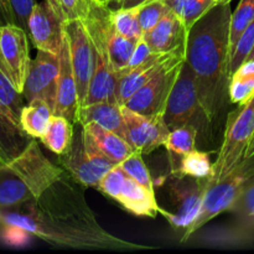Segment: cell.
Returning <instances> with one entry per match:
<instances>
[{
  "label": "cell",
  "mask_w": 254,
  "mask_h": 254,
  "mask_svg": "<svg viewBox=\"0 0 254 254\" xmlns=\"http://www.w3.org/2000/svg\"><path fill=\"white\" fill-rule=\"evenodd\" d=\"M215 1H217L218 4H221V2H231L230 0H215Z\"/></svg>",
  "instance_id": "obj_48"
},
{
  "label": "cell",
  "mask_w": 254,
  "mask_h": 254,
  "mask_svg": "<svg viewBox=\"0 0 254 254\" xmlns=\"http://www.w3.org/2000/svg\"><path fill=\"white\" fill-rule=\"evenodd\" d=\"M114 200L135 216L155 218L156 215L160 213L154 191L146 189L128 175L124 179Z\"/></svg>",
  "instance_id": "obj_19"
},
{
  "label": "cell",
  "mask_w": 254,
  "mask_h": 254,
  "mask_svg": "<svg viewBox=\"0 0 254 254\" xmlns=\"http://www.w3.org/2000/svg\"><path fill=\"white\" fill-rule=\"evenodd\" d=\"M248 60H254V47H253V50H252V52H251V55H250V57H248Z\"/></svg>",
  "instance_id": "obj_47"
},
{
  "label": "cell",
  "mask_w": 254,
  "mask_h": 254,
  "mask_svg": "<svg viewBox=\"0 0 254 254\" xmlns=\"http://www.w3.org/2000/svg\"><path fill=\"white\" fill-rule=\"evenodd\" d=\"M254 20V0H241L237 9L232 12L231 17V34L230 47L231 54L237 44L238 39L243 34L248 25Z\"/></svg>",
  "instance_id": "obj_34"
},
{
  "label": "cell",
  "mask_w": 254,
  "mask_h": 254,
  "mask_svg": "<svg viewBox=\"0 0 254 254\" xmlns=\"http://www.w3.org/2000/svg\"><path fill=\"white\" fill-rule=\"evenodd\" d=\"M254 96V60H247L231 76L228 98L235 104H245Z\"/></svg>",
  "instance_id": "obj_28"
},
{
  "label": "cell",
  "mask_w": 254,
  "mask_h": 254,
  "mask_svg": "<svg viewBox=\"0 0 254 254\" xmlns=\"http://www.w3.org/2000/svg\"><path fill=\"white\" fill-rule=\"evenodd\" d=\"M60 76V55L37 50V55L31 60L24 84L22 94L25 101L42 99L55 108L57 83Z\"/></svg>",
  "instance_id": "obj_12"
},
{
  "label": "cell",
  "mask_w": 254,
  "mask_h": 254,
  "mask_svg": "<svg viewBox=\"0 0 254 254\" xmlns=\"http://www.w3.org/2000/svg\"><path fill=\"white\" fill-rule=\"evenodd\" d=\"M2 165V164H1V161H0V166H1Z\"/></svg>",
  "instance_id": "obj_50"
},
{
  "label": "cell",
  "mask_w": 254,
  "mask_h": 254,
  "mask_svg": "<svg viewBox=\"0 0 254 254\" xmlns=\"http://www.w3.org/2000/svg\"><path fill=\"white\" fill-rule=\"evenodd\" d=\"M94 123L102 128L118 134L127 140L126 124H124L122 106L114 102H97V103L81 106L77 112V123Z\"/></svg>",
  "instance_id": "obj_20"
},
{
  "label": "cell",
  "mask_w": 254,
  "mask_h": 254,
  "mask_svg": "<svg viewBox=\"0 0 254 254\" xmlns=\"http://www.w3.org/2000/svg\"><path fill=\"white\" fill-rule=\"evenodd\" d=\"M254 173V158L245 159L232 173L217 183H208L197 218L183 233L180 242L185 243L200 228L222 212L231 211L237 202L246 181Z\"/></svg>",
  "instance_id": "obj_4"
},
{
  "label": "cell",
  "mask_w": 254,
  "mask_h": 254,
  "mask_svg": "<svg viewBox=\"0 0 254 254\" xmlns=\"http://www.w3.org/2000/svg\"><path fill=\"white\" fill-rule=\"evenodd\" d=\"M151 55H153V50H151V47L149 46V44L143 37V39L139 40V41L136 42L135 47H134L133 55H131L130 57V61H129L128 67H127L126 69H130L139 66V64H143L144 61H146Z\"/></svg>",
  "instance_id": "obj_42"
},
{
  "label": "cell",
  "mask_w": 254,
  "mask_h": 254,
  "mask_svg": "<svg viewBox=\"0 0 254 254\" xmlns=\"http://www.w3.org/2000/svg\"><path fill=\"white\" fill-rule=\"evenodd\" d=\"M36 0H0V25H15L29 35V19Z\"/></svg>",
  "instance_id": "obj_30"
},
{
  "label": "cell",
  "mask_w": 254,
  "mask_h": 254,
  "mask_svg": "<svg viewBox=\"0 0 254 254\" xmlns=\"http://www.w3.org/2000/svg\"><path fill=\"white\" fill-rule=\"evenodd\" d=\"M188 35L189 30L185 24L170 9L150 31L144 34L143 37L153 52L168 54L185 46L188 44Z\"/></svg>",
  "instance_id": "obj_17"
},
{
  "label": "cell",
  "mask_w": 254,
  "mask_h": 254,
  "mask_svg": "<svg viewBox=\"0 0 254 254\" xmlns=\"http://www.w3.org/2000/svg\"><path fill=\"white\" fill-rule=\"evenodd\" d=\"M67 17L60 0L36 2L29 19V37L37 50L60 55Z\"/></svg>",
  "instance_id": "obj_8"
},
{
  "label": "cell",
  "mask_w": 254,
  "mask_h": 254,
  "mask_svg": "<svg viewBox=\"0 0 254 254\" xmlns=\"http://www.w3.org/2000/svg\"><path fill=\"white\" fill-rule=\"evenodd\" d=\"M73 126L72 122L61 116H52L50 123L41 136V141L47 149L57 155H64L71 148L73 140Z\"/></svg>",
  "instance_id": "obj_25"
},
{
  "label": "cell",
  "mask_w": 254,
  "mask_h": 254,
  "mask_svg": "<svg viewBox=\"0 0 254 254\" xmlns=\"http://www.w3.org/2000/svg\"><path fill=\"white\" fill-rule=\"evenodd\" d=\"M54 116V108L42 99L27 102L20 116L22 129L32 138H41Z\"/></svg>",
  "instance_id": "obj_26"
},
{
  "label": "cell",
  "mask_w": 254,
  "mask_h": 254,
  "mask_svg": "<svg viewBox=\"0 0 254 254\" xmlns=\"http://www.w3.org/2000/svg\"><path fill=\"white\" fill-rule=\"evenodd\" d=\"M35 138L0 108V161L10 165L26 151Z\"/></svg>",
  "instance_id": "obj_21"
},
{
  "label": "cell",
  "mask_w": 254,
  "mask_h": 254,
  "mask_svg": "<svg viewBox=\"0 0 254 254\" xmlns=\"http://www.w3.org/2000/svg\"><path fill=\"white\" fill-rule=\"evenodd\" d=\"M122 169L124 170V173L128 176H130L131 179H134L135 181H138L139 184H141L143 186H145L149 190L154 191V185L153 180H151L150 173H149L148 168H146L145 163L143 160V154L140 151H134L131 155H129L126 160L122 161L119 164Z\"/></svg>",
  "instance_id": "obj_35"
},
{
  "label": "cell",
  "mask_w": 254,
  "mask_h": 254,
  "mask_svg": "<svg viewBox=\"0 0 254 254\" xmlns=\"http://www.w3.org/2000/svg\"><path fill=\"white\" fill-rule=\"evenodd\" d=\"M212 165L210 154L196 149L181 156L178 163L171 168V171L176 178L189 176L195 179H208L212 175Z\"/></svg>",
  "instance_id": "obj_27"
},
{
  "label": "cell",
  "mask_w": 254,
  "mask_h": 254,
  "mask_svg": "<svg viewBox=\"0 0 254 254\" xmlns=\"http://www.w3.org/2000/svg\"><path fill=\"white\" fill-rule=\"evenodd\" d=\"M112 20L119 34L133 41L143 39L144 32L139 21V6L128 9H112Z\"/></svg>",
  "instance_id": "obj_33"
},
{
  "label": "cell",
  "mask_w": 254,
  "mask_h": 254,
  "mask_svg": "<svg viewBox=\"0 0 254 254\" xmlns=\"http://www.w3.org/2000/svg\"><path fill=\"white\" fill-rule=\"evenodd\" d=\"M79 108L78 92L74 78L73 67L71 62L68 41L64 34L60 52V76L57 83L56 103H55L54 114L68 119L73 124L77 123V112Z\"/></svg>",
  "instance_id": "obj_15"
},
{
  "label": "cell",
  "mask_w": 254,
  "mask_h": 254,
  "mask_svg": "<svg viewBox=\"0 0 254 254\" xmlns=\"http://www.w3.org/2000/svg\"><path fill=\"white\" fill-rule=\"evenodd\" d=\"M173 54L174 51L168 52V54L153 52V55L139 66L130 69L119 71L116 94L119 106H126L128 99L163 68L164 64L168 62V60L170 59Z\"/></svg>",
  "instance_id": "obj_16"
},
{
  "label": "cell",
  "mask_w": 254,
  "mask_h": 254,
  "mask_svg": "<svg viewBox=\"0 0 254 254\" xmlns=\"http://www.w3.org/2000/svg\"><path fill=\"white\" fill-rule=\"evenodd\" d=\"M83 133H84V146H86L87 155H88L89 161H91L96 174L102 179L109 170H111V169H113L114 166H116V164H114L113 161L109 160V159L102 153L101 149L97 146V144L94 143L92 136L84 130V128H83Z\"/></svg>",
  "instance_id": "obj_38"
},
{
  "label": "cell",
  "mask_w": 254,
  "mask_h": 254,
  "mask_svg": "<svg viewBox=\"0 0 254 254\" xmlns=\"http://www.w3.org/2000/svg\"><path fill=\"white\" fill-rule=\"evenodd\" d=\"M252 158H254V136L252 140H251L250 145H248L247 151H246V159H252Z\"/></svg>",
  "instance_id": "obj_44"
},
{
  "label": "cell",
  "mask_w": 254,
  "mask_h": 254,
  "mask_svg": "<svg viewBox=\"0 0 254 254\" xmlns=\"http://www.w3.org/2000/svg\"><path fill=\"white\" fill-rule=\"evenodd\" d=\"M64 34L68 41L81 107L86 102L89 83L93 77L96 67V49L88 30L81 19H67L64 22Z\"/></svg>",
  "instance_id": "obj_9"
},
{
  "label": "cell",
  "mask_w": 254,
  "mask_h": 254,
  "mask_svg": "<svg viewBox=\"0 0 254 254\" xmlns=\"http://www.w3.org/2000/svg\"><path fill=\"white\" fill-rule=\"evenodd\" d=\"M24 94L16 89L9 77L0 69V108L12 121L20 124V116L24 108ZM21 126V124H20Z\"/></svg>",
  "instance_id": "obj_32"
},
{
  "label": "cell",
  "mask_w": 254,
  "mask_h": 254,
  "mask_svg": "<svg viewBox=\"0 0 254 254\" xmlns=\"http://www.w3.org/2000/svg\"><path fill=\"white\" fill-rule=\"evenodd\" d=\"M200 114L206 117L198 97L195 73L185 61L169 96L163 118L170 130L185 126L197 128L196 124L200 122Z\"/></svg>",
  "instance_id": "obj_6"
},
{
  "label": "cell",
  "mask_w": 254,
  "mask_h": 254,
  "mask_svg": "<svg viewBox=\"0 0 254 254\" xmlns=\"http://www.w3.org/2000/svg\"><path fill=\"white\" fill-rule=\"evenodd\" d=\"M35 196L14 170L6 165L0 166V210L17 207Z\"/></svg>",
  "instance_id": "obj_24"
},
{
  "label": "cell",
  "mask_w": 254,
  "mask_h": 254,
  "mask_svg": "<svg viewBox=\"0 0 254 254\" xmlns=\"http://www.w3.org/2000/svg\"><path fill=\"white\" fill-rule=\"evenodd\" d=\"M82 127L92 136V139L97 144V146L101 149L102 153L109 160L113 161L116 165H119L122 161L126 160L129 155H131L135 151L126 139L119 136L118 134L113 133V131L102 128L98 124L89 123Z\"/></svg>",
  "instance_id": "obj_23"
},
{
  "label": "cell",
  "mask_w": 254,
  "mask_h": 254,
  "mask_svg": "<svg viewBox=\"0 0 254 254\" xmlns=\"http://www.w3.org/2000/svg\"><path fill=\"white\" fill-rule=\"evenodd\" d=\"M84 186L66 171L40 197L0 210V223L49 245L69 250L133 252L154 247L117 237L99 225L84 197Z\"/></svg>",
  "instance_id": "obj_1"
},
{
  "label": "cell",
  "mask_w": 254,
  "mask_h": 254,
  "mask_svg": "<svg viewBox=\"0 0 254 254\" xmlns=\"http://www.w3.org/2000/svg\"><path fill=\"white\" fill-rule=\"evenodd\" d=\"M197 128L193 126L180 127L170 130L168 140L164 144L169 154V161L173 168L181 156L196 150Z\"/></svg>",
  "instance_id": "obj_29"
},
{
  "label": "cell",
  "mask_w": 254,
  "mask_h": 254,
  "mask_svg": "<svg viewBox=\"0 0 254 254\" xmlns=\"http://www.w3.org/2000/svg\"><path fill=\"white\" fill-rule=\"evenodd\" d=\"M126 176L127 174L124 173L123 169L119 165H116L101 179V181H99L98 184V188L97 189H99L102 192L106 193L109 197L116 198L117 193H118L119 189H121Z\"/></svg>",
  "instance_id": "obj_40"
},
{
  "label": "cell",
  "mask_w": 254,
  "mask_h": 254,
  "mask_svg": "<svg viewBox=\"0 0 254 254\" xmlns=\"http://www.w3.org/2000/svg\"><path fill=\"white\" fill-rule=\"evenodd\" d=\"M118 78V72L113 68L111 61L96 52V67L83 106L97 103V102L118 103L116 97Z\"/></svg>",
  "instance_id": "obj_22"
},
{
  "label": "cell",
  "mask_w": 254,
  "mask_h": 254,
  "mask_svg": "<svg viewBox=\"0 0 254 254\" xmlns=\"http://www.w3.org/2000/svg\"><path fill=\"white\" fill-rule=\"evenodd\" d=\"M119 1H121V0H112V1H111V4H109V6H111L112 4H114V5H116V6H117V5L119 4Z\"/></svg>",
  "instance_id": "obj_46"
},
{
  "label": "cell",
  "mask_w": 254,
  "mask_h": 254,
  "mask_svg": "<svg viewBox=\"0 0 254 254\" xmlns=\"http://www.w3.org/2000/svg\"><path fill=\"white\" fill-rule=\"evenodd\" d=\"M126 124L127 141L135 151L150 154L168 140L170 129L163 117H146L122 107Z\"/></svg>",
  "instance_id": "obj_14"
},
{
  "label": "cell",
  "mask_w": 254,
  "mask_h": 254,
  "mask_svg": "<svg viewBox=\"0 0 254 254\" xmlns=\"http://www.w3.org/2000/svg\"><path fill=\"white\" fill-rule=\"evenodd\" d=\"M81 20L84 22L92 37L102 40L106 44L113 68L117 72L126 69L136 42L117 31L112 20L111 7L99 5L91 0L88 11Z\"/></svg>",
  "instance_id": "obj_7"
},
{
  "label": "cell",
  "mask_w": 254,
  "mask_h": 254,
  "mask_svg": "<svg viewBox=\"0 0 254 254\" xmlns=\"http://www.w3.org/2000/svg\"><path fill=\"white\" fill-rule=\"evenodd\" d=\"M67 19H83L91 0H60Z\"/></svg>",
  "instance_id": "obj_41"
},
{
  "label": "cell",
  "mask_w": 254,
  "mask_h": 254,
  "mask_svg": "<svg viewBox=\"0 0 254 254\" xmlns=\"http://www.w3.org/2000/svg\"><path fill=\"white\" fill-rule=\"evenodd\" d=\"M170 10L164 0H150L143 5H139V21L144 34L150 31L164 15Z\"/></svg>",
  "instance_id": "obj_37"
},
{
  "label": "cell",
  "mask_w": 254,
  "mask_h": 254,
  "mask_svg": "<svg viewBox=\"0 0 254 254\" xmlns=\"http://www.w3.org/2000/svg\"><path fill=\"white\" fill-rule=\"evenodd\" d=\"M29 39L21 27L0 25V69L21 93L31 62Z\"/></svg>",
  "instance_id": "obj_10"
},
{
  "label": "cell",
  "mask_w": 254,
  "mask_h": 254,
  "mask_svg": "<svg viewBox=\"0 0 254 254\" xmlns=\"http://www.w3.org/2000/svg\"><path fill=\"white\" fill-rule=\"evenodd\" d=\"M230 1H231V0H230Z\"/></svg>",
  "instance_id": "obj_51"
},
{
  "label": "cell",
  "mask_w": 254,
  "mask_h": 254,
  "mask_svg": "<svg viewBox=\"0 0 254 254\" xmlns=\"http://www.w3.org/2000/svg\"><path fill=\"white\" fill-rule=\"evenodd\" d=\"M253 210H254V173L250 176V179L246 181L245 188H243L237 202L235 203V206H233V208L231 211L235 212L237 216H240V217L246 218V220H250Z\"/></svg>",
  "instance_id": "obj_39"
},
{
  "label": "cell",
  "mask_w": 254,
  "mask_h": 254,
  "mask_svg": "<svg viewBox=\"0 0 254 254\" xmlns=\"http://www.w3.org/2000/svg\"><path fill=\"white\" fill-rule=\"evenodd\" d=\"M254 47V20L248 25L247 29L243 31L238 39L230 59V74L232 76L236 71L245 64L250 57Z\"/></svg>",
  "instance_id": "obj_36"
},
{
  "label": "cell",
  "mask_w": 254,
  "mask_h": 254,
  "mask_svg": "<svg viewBox=\"0 0 254 254\" xmlns=\"http://www.w3.org/2000/svg\"><path fill=\"white\" fill-rule=\"evenodd\" d=\"M174 178L175 181L170 184V195L176 205H179V208L175 213L166 212L160 208V213L168 218L173 227L186 230L189 226L192 225L200 213L208 179H195L189 176Z\"/></svg>",
  "instance_id": "obj_13"
},
{
  "label": "cell",
  "mask_w": 254,
  "mask_h": 254,
  "mask_svg": "<svg viewBox=\"0 0 254 254\" xmlns=\"http://www.w3.org/2000/svg\"><path fill=\"white\" fill-rule=\"evenodd\" d=\"M150 0H121L119 4L117 5L116 9H128V7H135L139 5H143Z\"/></svg>",
  "instance_id": "obj_43"
},
{
  "label": "cell",
  "mask_w": 254,
  "mask_h": 254,
  "mask_svg": "<svg viewBox=\"0 0 254 254\" xmlns=\"http://www.w3.org/2000/svg\"><path fill=\"white\" fill-rule=\"evenodd\" d=\"M231 2H221L193 24L188 35L186 62L195 73L208 122L225 107L230 86Z\"/></svg>",
  "instance_id": "obj_2"
},
{
  "label": "cell",
  "mask_w": 254,
  "mask_h": 254,
  "mask_svg": "<svg viewBox=\"0 0 254 254\" xmlns=\"http://www.w3.org/2000/svg\"><path fill=\"white\" fill-rule=\"evenodd\" d=\"M254 136V96L228 114L223 140L212 165L208 183H217L230 175L246 159V151Z\"/></svg>",
  "instance_id": "obj_3"
},
{
  "label": "cell",
  "mask_w": 254,
  "mask_h": 254,
  "mask_svg": "<svg viewBox=\"0 0 254 254\" xmlns=\"http://www.w3.org/2000/svg\"><path fill=\"white\" fill-rule=\"evenodd\" d=\"M250 220L252 221V222L254 223V210H253V212H252V215H251V217H250Z\"/></svg>",
  "instance_id": "obj_49"
},
{
  "label": "cell",
  "mask_w": 254,
  "mask_h": 254,
  "mask_svg": "<svg viewBox=\"0 0 254 254\" xmlns=\"http://www.w3.org/2000/svg\"><path fill=\"white\" fill-rule=\"evenodd\" d=\"M60 156V163L62 168L78 181L84 188H98L101 178L96 174L84 146L83 127L79 124V128L73 131V140L71 148L66 154Z\"/></svg>",
  "instance_id": "obj_18"
},
{
  "label": "cell",
  "mask_w": 254,
  "mask_h": 254,
  "mask_svg": "<svg viewBox=\"0 0 254 254\" xmlns=\"http://www.w3.org/2000/svg\"><path fill=\"white\" fill-rule=\"evenodd\" d=\"M190 31L195 22L218 4L215 0H164Z\"/></svg>",
  "instance_id": "obj_31"
},
{
  "label": "cell",
  "mask_w": 254,
  "mask_h": 254,
  "mask_svg": "<svg viewBox=\"0 0 254 254\" xmlns=\"http://www.w3.org/2000/svg\"><path fill=\"white\" fill-rule=\"evenodd\" d=\"M185 61L186 46L179 47L163 68L139 88L123 107L146 117H163L169 96Z\"/></svg>",
  "instance_id": "obj_5"
},
{
  "label": "cell",
  "mask_w": 254,
  "mask_h": 254,
  "mask_svg": "<svg viewBox=\"0 0 254 254\" xmlns=\"http://www.w3.org/2000/svg\"><path fill=\"white\" fill-rule=\"evenodd\" d=\"M92 1L97 2V4H99V5H106V6H109V4H111L112 0H92Z\"/></svg>",
  "instance_id": "obj_45"
},
{
  "label": "cell",
  "mask_w": 254,
  "mask_h": 254,
  "mask_svg": "<svg viewBox=\"0 0 254 254\" xmlns=\"http://www.w3.org/2000/svg\"><path fill=\"white\" fill-rule=\"evenodd\" d=\"M6 166L24 180L34 193L35 198L40 197L47 189L51 188L66 174L64 168L55 165L44 155L35 139L17 160Z\"/></svg>",
  "instance_id": "obj_11"
}]
</instances>
